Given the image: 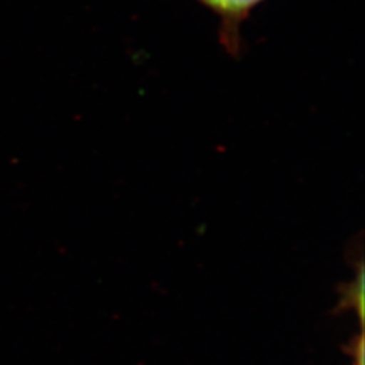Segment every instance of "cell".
<instances>
[{
	"label": "cell",
	"mask_w": 365,
	"mask_h": 365,
	"mask_svg": "<svg viewBox=\"0 0 365 365\" xmlns=\"http://www.w3.org/2000/svg\"><path fill=\"white\" fill-rule=\"evenodd\" d=\"M344 351L352 357V365H364V334L360 333L344 346Z\"/></svg>",
	"instance_id": "3"
},
{
	"label": "cell",
	"mask_w": 365,
	"mask_h": 365,
	"mask_svg": "<svg viewBox=\"0 0 365 365\" xmlns=\"http://www.w3.org/2000/svg\"><path fill=\"white\" fill-rule=\"evenodd\" d=\"M220 18V42L227 54L238 57L242 49L241 26L264 0H196Z\"/></svg>",
	"instance_id": "1"
},
{
	"label": "cell",
	"mask_w": 365,
	"mask_h": 365,
	"mask_svg": "<svg viewBox=\"0 0 365 365\" xmlns=\"http://www.w3.org/2000/svg\"><path fill=\"white\" fill-rule=\"evenodd\" d=\"M365 269L364 262L360 261L357 264L356 276L351 283L339 284V306L334 309V314L354 310L360 319V325H364V292H365Z\"/></svg>",
	"instance_id": "2"
}]
</instances>
